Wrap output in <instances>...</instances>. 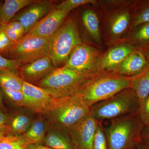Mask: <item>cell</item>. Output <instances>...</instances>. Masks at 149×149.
Instances as JSON below:
<instances>
[{"label":"cell","mask_w":149,"mask_h":149,"mask_svg":"<svg viewBox=\"0 0 149 149\" xmlns=\"http://www.w3.org/2000/svg\"><path fill=\"white\" fill-rule=\"evenodd\" d=\"M136 1L111 0L99 7L102 12L101 26L103 27L107 46L123 42L130 32L135 14Z\"/></svg>","instance_id":"cell-1"},{"label":"cell","mask_w":149,"mask_h":149,"mask_svg":"<svg viewBox=\"0 0 149 149\" xmlns=\"http://www.w3.org/2000/svg\"><path fill=\"white\" fill-rule=\"evenodd\" d=\"M130 77L113 71L96 72L85 81L75 95L88 107L130 88Z\"/></svg>","instance_id":"cell-2"},{"label":"cell","mask_w":149,"mask_h":149,"mask_svg":"<svg viewBox=\"0 0 149 149\" xmlns=\"http://www.w3.org/2000/svg\"><path fill=\"white\" fill-rule=\"evenodd\" d=\"M145 125L138 114H130L111 120L104 128L109 149H135L142 140Z\"/></svg>","instance_id":"cell-3"},{"label":"cell","mask_w":149,"mask_h":149,"mask_svg":"<svg viewBox=\"0 0 149 149\" xmlns=\"http://www.w3.org/2000/svg\"><path fill=\"white\" fill-rule=\"evenodd\" d=\"M83 43L76 15H68L52 36L49 57L56 68L63 66L74 48Z\"/></svg>","instance_id":"cell-4"},{"label":"cell","mask_w":149,"mask_h":149,"mask_svg":"<svg viewBox=\"0 0 149 149\" xmlns=\"http://www.w3.org/2000/svg\"><path fill=\"white\" fill-rule=\"evenodd\" d=\"M90 112V108L73 94L54 98L51 107L42 114L52 124L68 130Z\"/></svg>","instance_id":"cell-5"},{"label":"cell","mask_w":149,"mask_h":149,"mask_svg":"<svg viewBox=\"0 0 149 149\" xmlns=\"http://www.w3.org/2000/svg\"><path fill=\"white\" fill-rule=\"evenodd\" d=\"M93 74L62 66L54 70L36 85L45 90L54 98H58L75 94Z\"/></svg>","instance_id":"cell-6"},{"label":"cell","mask_w":149,"mask_h":149,"mask_svg":"<svg viewBox=\"0 0 149 149\" xmlns=\"http://www.w3.org/2000/svg\"><path fill=\"white\" fill-rule=\"evenodd\" d=\"M140 100L134 91L126 88L105 100L90 108V112L98 121L112 120L130 114H137Z\"/></svg>","instance_id":"cell-7"},{"label":"cell","mask_w":149,"mask_h":149,"mask_svg":"<svg viewBox=\"0 0 149 149\" xmlns=\"http://www.w3.org/2000/svg\"><path fill=\"white\" fill-rule=\"evenodd\" d=\"M52 37H42L25 35L15 44L6 54L10 59L15 60L22 65L39 59L49 56Z\"/></svg>","instance_id":"cell-8"},{"label":"cell","mask_w":149,"mask_h":149,"mask_svg":"<svg viewBox=\"0 0 149 149\" xmlns=\"http://www.w3.org/2000/svg\"><path fill=\"white\" fill-rule=\"evenodd\" d=\"M103 52L99 48L83 43L76 47L63 66L78 71L95 73Z\"/></svg>","instance_id":"cell-9"},{"label":"cell","mask_w":149,"mask_h":149,"mask_svg":"<svg viewBox=\"0 0 149 149\" xmlns=\"http://www.w3.org/2000/svg\"><path fill=\"white\" fill-rule=\"evenodd\" d=\"M97 122L90 112L83 119L67 130L73 149H93Z\"/></svg>","instance_id":"cell-10"},{"label":"cell","mask_w":149,"mask_h":149,"mask_svg":"<svg viewBox=\"0 0 149 149\" xmlns=\"http://www.w3.org/2000/svg\"><path fill=\"white\" fill-rule=\"evenodd\" d=\"M56 1L40 0L25 8L15 15L11 21H17L21 23L27 35L37 23L54 9Z\"/></svg>","instance_id":"cell-11"},{"label":"cell","mask_w":149,"mask_h":149,"mask_svg":"<svg viewBox=\"0 0 149 149\" xmlns=\"http://www.w3.org/2000/svg\"><path fill=\"white\" fill-rule=\"evenodd\" d=\"M135 47L127 42H120L109 46L103 52L97 67V72L113 71L128 56L136 51Z\"/></svg>","instance_id":"cell-12"},{"label":"cell","mask_w":149,"mask_h":149,"mask_svg":"<svg viewBox=\"0 0 149 149\" xmlns=\"http://www.w3.org/2000/svg\"><path fill=\"white\" fill-rule=\"evenodd\" d=\"M22 92L24 95V107L36 114H44L54 99L43 88L25 81Z\"/></svg>","instance_id":"cell-13"},{"label":"cell","mask_w":149,"mask_h":149,"mask_svg":"<svg viewBox=\"0 0 149 149\" xmlns=\"http://www.w3.org/2000/svg\"><path fill=\"white\" fill-rule=\"evenodd\" d=\"M56 68L49 56L21 65L17 73L23 81L36 85Z\"/></svg>","instance_id":"cell-14"},{"label":"cell","mask_w":149,"mask_h":149,"mask_svg":"<svg viewBox=\"0 0 149 149\" xmlns=\"http://www.w3.org/2000/svg\"><path fill=\"white\" fill-rule=\"evenodd\" d=\"M69 13L64 10L54 9L27 35L42 37H52L63 24Z\"/></svg>","instance_id":"cell-15"},{"label":"cell","mask_w":149,"mask_h":149,"mask_svg":"<svg viewBox=\"0 0 149 149\" xmlns=\"http://www.w3.org/2000/svg\"><path fill=\"white\" fill-rule=\"evenodd\" d=\"M25 107L17 108L10 114H8V121L10 135L21 136L29 129L37 115Z\"/></svg>","instance_id":"cell-16"},{"label":"cell","mask_w":149,"mask_h":149,"mask_svg":"<svg viewBox=\"0 0 149 149\" xmlns=\"http://www.w3.org/2000/svg\"><path fill=\"white\" fill-rule=\"evenodd\" d=\"M148 63L143 52L137 49L128 56L113 72L131 77L141 72Z\"/></svg>","instance_id":"cell-17"},{"label":"cell","mask_w":149,"mask_h":149,"mask_svg":"<svg viewBox=\"0 0 149 149\" xmlns=\"http://www.w3.org/2000/svg\"><path fill=\"white\" fill-rule=\"evenodd\" d=\"M83 26L93 42L100 47L102 45L101 25L100 15L96 10L87 8L81 14Z\"/></svg>","instance_id":"cell-18"},{"label":"cell","mask_w":149,"mask_h":149,"mask_svg":"<svg viewBox=\"0 0 149 149\" xmlns=\"http://www.w3.org/2000/svg\"><path fill=\"white\" fill-rule=\"evenodd\" d=\"M42 144L54 149H73L67 130L51 123Z\"/></svg>","instance_id":"cell-19"},{"label":"cell","mask_w":149,"mask_h":149,"mask_svg":"<svg viewBox=\"0 0 149 149\" xmlns=\"http://www.w3.org/2000/svg\"><path fill=\"white\" fill-rule=\"evenodd\" d=\"M51 123L42 114H37L28 130L22 135L30 144H42Z\"/></svg>","instance_id":"cell-20"},{"label":"cell","mask_w":149,"mask_h":149,"mask_svg":"<svg viewBox=\"0 0 149 149\" xmlns=\"http://www.w3.org/2000/svg\"><path fill=\"white\" fill-rule=\"evenodd\" d=\"M37 0H6L0 11V26L6 25L21 10L36 2Z\"/></svg>","instance_id":"cell-21"},{"label":"cell","mask_w":149,"mask_h":149,"mask_svg":"<svg viewBox=\"0 0 149 149\" xmlns=\"http://www.w3.org/2000/svg\"><path fill=\"white\" fill-rule=\"evenodd\" d=\"M130 88L136 93L140 102L149 95V63L140 73L130 77Z\"/></svg>","instance_id":"cell-22"},{"label":"cell","mask_w":149,"mask_h":149,"mask_svg":"<svg viewBox=\"0 0 149 149\" xmlns=\"http://www.w3.org/2000/svg\"><path fill=\"white\" fill-rule=\"evenodd\" d=\"M124 41L141 50L149 45V22L139 24L130 29Z\"/></svg>","instance_id":"cell-23"},{"label":"cell","mask_w":149,"mask_h":149,"mask_svg":"<svg viewBox=\"0 0 149 149\" xmlns=\"http://www.w3.org/2000/svg\"><path fill=\"white\" fill-rule=\"evenodd\" d=\"M23 82L17 72L0 70V88L22 91Z\"/></svg>","instance_id":"cell-24"},{"label":"cell","mask_w":149,"mask_h":149,"mask_svg":"<svg viewBox=\"0 0 149 149\" xmlns=\"http://www.w3.org/2000/svg\"><path fill=\"white\" fill-rule=\"evenodd\" d=\"M149 22V0L136 1L135 14L131 29L139 24Z\"/></svg>","instance_id":"cell-25"},{"label":"cell","mask_w":149,"mask_h":149,"mask_svg":"<svg viewBox=\"0 0 149 149\" xmlns=\"http://www.w3.org/2000/svg\"><path fill=\"white\" fill-rule=\"evenodd\" d=\"M29 145L22 135H8L0 139V149H26Z\"/></svg>","instance_id":"cell-26"},{"label":"cell","mask_w":149,"mask_h":149,"mask_svg":"<svg viewBox=\"0 0 149 149\" xmlns=\"http://www.w3.org/2000/svg\"><path fill=\"white\" fill-rule=\"evenodd\" d=\"M3 26L6 35L15 44L25 35V29L20 22L17 21H10Z\"/></svg>","instance_id":"cell-27"},{"label":"cell","mask_w":149,"mask_h":149,"mask_svg":"<svg viewBox=\"0 0 149 149\" xmlns=\"http://www.w3.org/2000/svg\"><path fill=\"white\" fill-rule=\"evenodd\" d=\"M3 97L13 106L17 108L24 107V98L22 91H14L1 88Z\"/></svg>","instance_id":"cell-28"},{"label":"cell","mask_w":149,"mask_h":149,"mask_svg":"<svg viewBox=\"0 0 149 149\" xmlns=\"http://www.w3.org/2000/svg\"><path fill=\"white\" fill-rule=\"evenodd\" d=\"M93 149H109L103 126L101 121L98 120L93 141Z\"/></svg>","instance_id":"cell-29"},{"label":"cell","mask_w":149,"mask_h":149,"mask_svg":"<svg viewBox=\"0 0 149 149\" xmlns=\"http://www.w3.org/2000/svg\"><path fill=\"white\" fill-rule=\"evenodd\" d=\"M97 0H65L55 6L54 9L61 10L70 13L80 6L87 4H95Z\"/></svg>","instance_id":"cell-30"},{"label":"cell","mask_w":149,"mask_h":149,"mask_svg":"<svg viewBox=\"0 0 149 149\" xmlns=\"http://www.w3.org/2000/svg\"><path fill=\"white\" fill-rule=\"evenodd\" d=\"M138 115L145 126H149V95L140 102Z\"/></svg>","instance_id":"cell-31"},{"label":"cell","mask_w":149,"mask_h":149,"mask_svg":"<svg viewBox=\"0 0 149 149\" xmlns=\"http://www.w3.org/2000/svg\"><path fill=\"white\" fill-rule=\"evenodd\" d=\"M14 45L6 35L3 26H0V54H6Z\"/></svg>","instance_id":"cell-32"},{"label":"cell","mask_w":149,"mask_h":149,"mask_svg":"<svg viewBox=\"0 0 149 149\" xmlns=\"http://www.w3.org/2000/svg\"><path fill=\"white\" fill-rule=\"evenodd\" d=\"M21 65L17 61L6 58L0 54V70H8L17 72Z\"/></svg>","instance_id":"cell-33"},{"label":"cell","mask_w":149,"mask_h":149,"mask_svg":"<svg viewBox=\"0 0 149 149\" xmlns=\"http://www.w3.org/2000/svg\"><path fill=\"white\" fill-rule=\"evenodd\" d=\"M8 135H10V133L7 125L5 124L0 125V139Z\"/></svg>","instance_id":"cell-34"},{"label":"cell","mask_w":149,"mask_h":149,"mask_svg":"<svg viewBox=\"0 0 149 149\" xmlns=\"http://www.w3.org/2000/svg\"><path fill=\"white\" fill-rule=\"evenodd\" d=\"M142 140L149 143V126H144L141 134Z\"/></svg>","instance_id":"cell-35"},{"label":"cell","mask_w":149,"mask_h":149,"mask_svg":"<svg viewBox=\"0 0 149 149\" xmlns=\"http://www.w3.org/2000/svg\"><path fill=\"white\" fill-rule=\"evenodd\" d=\"M26 149H54L42 144H30Z\"/></svg>","instance_id":"cell-36"},{"label":"cell","mask_w":149,"mask_h":149,"mask_svg":"<svg viewBox=\"0 0 149 149\" xmlns=\"http://www.w3.org/2000/svg\"><path fill=\"white\" fill-rule=\"evenodd\" d=\"M7 121V114L0 109V125L6 124Z\"/></svg>","instance_id":"cell-37"},{"label":"cell","mask_w":149,"mask_h":149,"mask_svg":"<svg viewBox=\"0 0 149 149\" xmlns=\"http://www.w3.org/2000/svg\"><path fill=\"white\" fill-rule=\"evenodd\" d=\"M135 149H149V143L142 139L136 145Z\"/></svg>","instance_id":"cell-38"},{"label":"cell","mask_w":149,"mask_h":149,"mask_svg":"<svg viewBox=\"0 0 149 149\" xmlns=\"http://www.w3.org/2000/svg\"><path fill=\"white\" fill-rule=\"evenodd\" d=\"M3 96L1 88H0V109H1L3 111L6 113L7 110L6 107H5L4 104L3 100Z\"/></svg>","instance_id":"cell-39"},{"label":"cell","mask_w":149,"mask_h":149,"mask_svg":"<svg viewBox=\"0 0 149 149\" xmlns=\"http://www.w3.org/2000/svg\"><path fill=\"white\" fill-rule=\"evenodd\" d=\"M141 51L143 52L144 55L146 56L148 62L149 63V45L146 47L142 49Z\"/></svg>","instance_id":"cell-40"},{"label":"cell","mask_w":149,"mask_h":149,"mask_svg":"<svg viewBox=\"0 0 149 149\" xmlns=\"http://www.w3.org/2000/svg\"><path fill=\"white\" fill-rule=\"evenodd\" d=\"M3 3L2 2L0 1V11H1V8L2 6Z\"/></svg>","instance_id":"cell-41"}]
</instances>
